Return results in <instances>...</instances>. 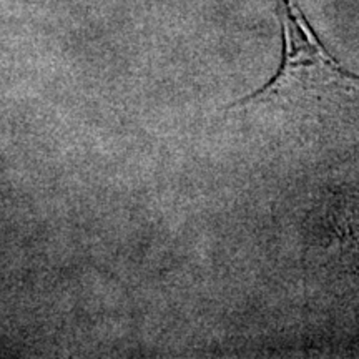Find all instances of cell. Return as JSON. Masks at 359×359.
I'll return each instance as SVG.
<instances>
[{
  "label": "cell",
  "mask_w": 359,
  "mask_h": 359,
  "mask_svg": "<svg viewBox=\"0 0 359 359\" xmlns=\"http://www.w3.org/2000/svg\"><path fill=\"white\" fill-rule=\"evenodd\" d=\"M278 24H280L281 35V52L280 62L275 74L264 82L262 87L248 95L238 98L228 105V109L248 105V103L263 100L278 92L290 75H294L299 70L323 72L331 80H341L359 85V75L344 69L336 58L326 50L325 45L318 39L316 32L299 11L294 0H273Z\"/></svg>",
  "instance_id": "obj_1"
}]
</instances>
